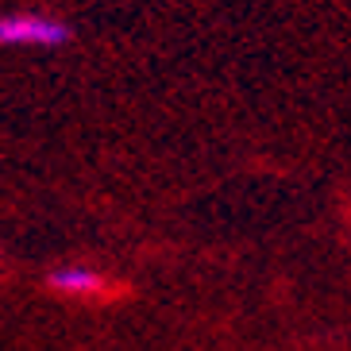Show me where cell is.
<instances>
[{"instance_id": "6da1fadb", "label": "cell", "mask_w": 351, "mask_h": 351, "mask_svg": "<svg viewBox=\"0 0 351 351\" xmlns=\"http://www.w3.org/2000/svg\"><path fill=\"white\" fill-rule=\"evenodd\" d=\"M66 39L70 32L47 16H4L0 20V43H12V47H58Z\"/></svg>"}, {"instance_id": "7a4b0ae2", "label": "cell", "mask_w": 351, "mask_h": 351, "mask_svg": "<svg viewBox=\"0 0 351 351\" xmlns=\"http://www.w3.org/2000/svg\"><path fill=\"white\" fill-rule=\"evenodd\" d=\"M51 286L70 289V293H93L104 282H101V274H93V270H85V267H66V270H54Z\"/></svg>"}]
</instances>
